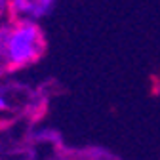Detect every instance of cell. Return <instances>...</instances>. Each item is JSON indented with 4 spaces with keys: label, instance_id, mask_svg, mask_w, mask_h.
<instances>
[{
    "label": "cell",
    "instance_id": "cell-1",
    "mask_svg": "<svg viewBox=\"0 0 160 160\" xmlns=\"http://www.w3.org/2000/svg\"><path fill=\"white\" fill-rule=\"evenodd\" d=\"M46 50V38L38 23L10 21L0 23V69L17 71L36 63Z\"/></svg>",
    "mask_w": 160,
    "mask_h": 160
},
{
    "label": "cell",
    "instance_id": "cell-3",
    "mask_svg": "<svg viewBox=\"0 0 160 160\" xmlns=\"http://www.w3.org/2000/svg\"><path fill=\"white\" fill-rule=\"evenodd\" d=\"M10 109V99L4 95V92L0 90V111H8Z\"/></svg>",
    "mask_w": 160,
    "mask_h": 160
},
{
    "label": "cell",
    "instance_id": "cell-2",
    "mask_svg": "<svg viewBox=\"0 0 160 160\" xmlns=\"http://www.w3.org/2000/svg\"><path fill=\"white\" fill-rule=\"evenodd\" d=\"M55 8L53 0H13L10 2V15L17 21H32L46 17Z\"/></svg>",
    "mask_w": 160,
    "mask_h": 160
}]
</instances>
